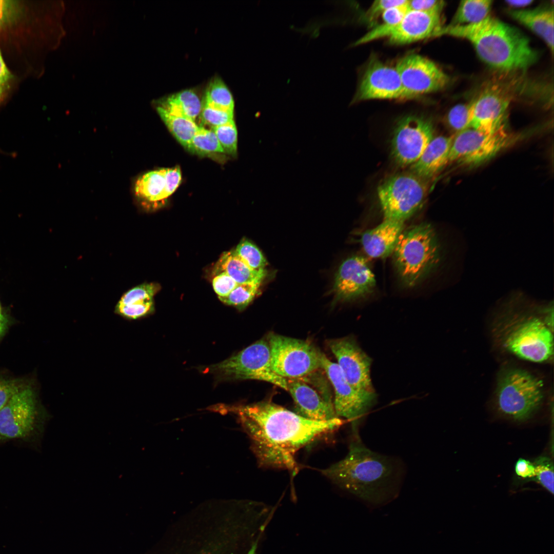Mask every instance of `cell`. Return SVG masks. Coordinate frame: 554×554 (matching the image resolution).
<instances>
[{"label": "cell", "instance_id": "obj_1", "mask_svg": "<svg viewBox=\"0 0 554 554\" xmlns=\"http://www.w3.org/2000/svg\"><path fill=\"white\" fill-rule=\"evenodd\" d=\"M237 410L259 465L286 469L292 475L299 470L297 452L344 422L341 418L327 421L308 419L271 400L241 406Z\"/></svg>", "mask_w": 554, "mask_h": 554}, {"label": "cell", "instance_id": "obj_2", "mask_svg": "<svg viewBox=\"0 0 554 554\" xmlns=\"http://www.w3.org/2000/svg\"><path fill=\"white\" fill-rule=\"evenodd\" d=\"M321 472L370 507L389 503L399 495L405 468L397 457L373 451L359 435H351L344 458Z\"/></svg>", "mask_w": 554, "mask_h": 554}, {"label": "cell", "instance_id": "obj_3", "mask_svg": "<svg viewBox=\"0 0 554 554\" xmlns=\"http://www.w3.org/2000/svg\"><path fill=\"white\" fill-rule=\"evenodd\" d=\"M445 35L467 40L485 63L504 72L525 70L538 59L523 34L490 15L475 24L442 26L433 37Z\"/></svg>", "mask_w": 554, "mask_h": 554}, {"label": "cell", "instance_id": "obj_4", "mask_svg": "<svg viewBox=\"0 0 554 554\" xmlns=\"http://www.w3.org/2000/svg\"><path fill=\"white\" fill-rule=\"evenodd\" d=\"M398 275L406 286H414L440 264L441 247L437 233L423 223L403 230L393 251Z\"/></svg>", "mask_w": 554, "mask_h": 554}, {"label": "cell", "instance_id": "obj_5", "mask_svg": "<svg viewBox=\"0 0 554 554\" xmlns=\"http://www.w3.org/2000/svg\"><path fill=\"white\" fill-rule=\"evenodd\" d=\"M514 312L508 314L509 316L497 331L496 336L503 347L526 361H550L553 354V338L547 321L538 315H538L524 311Z\"/></svg>", "mask_w": 554, "mask_h": 554}, {"label": "cell", "instance_id": "obj_6", "mask_svg": "<svg viewBox=\"0 0 554 554\" xmlns=\"http://www.w3.org/2000/svg\"><path fill=\"white\" fill-rule=\"evenodd\" d=\"M543 398L542 381L529 371L511 368L500 374L495 401L498 410L505 416L525 421L539 408Z\"/></svg>", "mask_w": 554, "mask_h": 554}, {"label": "cell", "instance_id": "obj_7", "mask_svg": "<svg viewBox=\"0 0 554 554\" xmlns=\"http://www.w3.org/2000/svg\"><path fill=\"white\" fill-rule=\"evenodd\" d=\"M205 370L225 379L263 381L287 390V379L278 375L272 370L267 339H262Z\"/></svg>", "mask_w": 554, "mask_h": 554}, {"label": "cell", "instance_id": "obj_8", "mask_svg": "<svg viewBox=\"0 0 554 554\" xmlns=\"http://www.w3.org/2000/svg\"><path fill=\"white\" fill-rule=\"evenodd\" d=\"M377 194L385 219L404 222L422 206L427 187L424 180L413 173H400L382 180Z\"/></svg>", "mask_w": 554, "mask_h": 554}, {"label": "cell", "instance_id": "obj_9", "mask_svg": "<svg viewBox=\"0 0 554 554\" xmlns=\"http://www.w3.org/2000/svg\"><path fill=\"white\" fill-rule=\"evenodd\" d=\"M273 371L286 379H301L321 367V351L308 341L270 333L268 336Z\"/></svg>", "mask_w": 554, "mask_h": 554}, {"label": "cell", "instance_id": "obj_10", "mask_svg": "<svg viewBox=\"0 0 554 554\" xmlns=\"http://www.w3.org/2000/svg\"><path fill=\"white\" fill-rule=\"evenodd\" d=\"M523 135L506 129L492 133L468 129L453 136L449 163L466 166L480 165L516 144Z\"/></svg>", "mask_w": 554, "mask_h": 554}, {"label": "cell", "instance_id": "obj_11", "mask_svg": "<svg viewBox=\"0 0 554 554\" xmlns=\"http://www.w3.org/2000/svg\"><path fill=\"white\" fill-rule=\"evenodd\" d=\"M321 367L324 370L334 392L333 406L336 414L350 423L351 434H359V428L366 416L375 405L376 393L354 388L346 380L338 365L321 352Z\"/></svg>", "mask_w": 554, "mask_h": 554}, {"label": "cell", "instance_id": "obj_12", "mask_svg": "<svg viewBox=\"0 0 554 554\" xmlns=\"http://www.w3.org/2000/svg\"><path fill=\"white\" fill-rule=\"evenodd\" d=\"M515 84L492 81L473 100L471 128L487 133L506 129L509 107L518 94Z\"/></svg>", "mask_w": 554, "mask_h": 554}, {"label": "cell", "instance_id": "obj_13", "mask_svg": "<svg viewBox=\"0 0 554 554\" xmlns=\"http://www.w3.org/2000/svg\"><path fill=\"white\" fill-rule=\"evenodd\" d=\"M440 12L408 10L398 24L388 26L380 25L357 41L354 45L367 43L386 37L392 45H405L433 37L442 27Z\"/></svg>", "mask_w": 554, "mask_h": 554}, {"label": "cell", "instance_id": "obj_14", "mask_svg": "<svg viewBox=\"0 0 554 554\" xmlns=\"http://www.w3.org/2000/svg\"><path fill=\"white\" fill-rule=\"evenodd\" d=\"M434 137L432 122L426 117L408 115L397 124L391 142V153L399 166L412 165Z\"/></svg>", "mask_w": 554, "mask_h": 554}, {"label": "cell", "instance_id": "obj_15", "mask_svg": "<svg viewBox=\"0 0 554 554\" xmlns=\"http://www.w3.org/2000/svg\"><path fill=\"white\" fill-rule=\"evenodd\" d=\"M395 68L412 98L441 90L449 82L448 75L435 63L418 54L402 57Z\"/></svg>", "mask_w": 554, "mask_h": 554}, {"label": "cell", "instance_id": "obj_16", "mask_svg": "<svg viewBox=\"0 0 554 554\" xmlns=\"http://www.w3.org/2000/svg\"><path fill=\"white\" fill-rule=\"evenodd\" d=\"M328 346L345 379L354 388L375 393L370 377L372 360L352 337L329 340Z\"/></svg>", "mask_w": 554, "mask_h": 554}, {"label": "cell", "instance_id": "obj_17", "mask_svg": "<svg viewBox=\"0 0 554 554\" xmlns=\"http://www.w3.org/2000/svg\"><path fill=\"white\" fill-rule=\"evenodd\" d=\"M411 98L404 88L395 67L372 58L362 77L354 100Z\"/></svg>", "mask_w": 554, "mask_h": 554}, {"label": "cell", "instance_id": "obj_18", "mask_svg": "<svg viewBox=\"0 0 554 554\" xmlns=\"http://www.w3.org/2000/svg\"><path fill=\"white\" fill-rule=\"evenodd\" d=\"M36 410L34 392L25 386L0 410V437L11 439L28 436L34 429Z\"/></svg>", "mask_w": 554, "mask_h": 554}, {"label": "cell", "instance_id": "obj_19", "mask_svg": "<svg viewBox=\"0 0 554 554\" xmlns=\"http://www.w3.org/2000/svg\"><path fill=\"white\" fill-rule=\"evenodd\" d=\"M375 276L363 256L347 258L340 266L334 278L333 290L336 300L350 301L364 298L373 292Z\"/></svg>", "mask_w": 554, "mask_h": 554}, {"label": "cell", "instance_id": "obj_20", "mask_svg": "<svg viewBox=\"0 0 554 554\" xmlns=\"http://www.w3.org/2000/svg\"><path fill=\"white\" fill-rule=\"evenodd\" d=\"M295 403L298 413L314 421H327L340 418L333 403L300 379H287V390Z\"/></svg>", "mask_w": 554, "mask_h": 554}, {"label": "cell", "instance_id": "obj_21", "mask_svg": "<svg viewBox=\"0 0 554 554\" xmlns=\"http://www.w3.org/2000/svg\"><path fill=\"white\" fill-rule=\"evenodd\" d=\"M404 223L384 219L375 227L363 232L361 242L366 253L373 258H384L391 254L404 230Z\"/></svg>", "mask_w": 554, "mask_h": 554}, {"label": "cell", "instance_id": "obj_22", "mask_svg": "<svg viewBox=\"0 0 554 554\" xmlns=\"http://www.w3.org/2000/svg\"><path fill=\"white\" fill-rule=\"evenodd\" d=\"M453 136L434 137L420 158L411 165V172L426 180L438 174L448 163Z\"/></svg>", "mask_w": 554, "mask_h": 554}, {"label": "cell", "instance_id": "obj_23", "mask_svg": "<svg viewBox=\"0 0 554 554\" xmlns=\"http://www.w3.org/2000/svg\"><path fill=\"white\" fill-rule=\"evenodd\" d=\"M158 289L153 283H144L131 288L121 297L115 306V313L128 320L147 315L153 309V297Z\"/></svg>", "mask_w": 554, "mask_h": 554}, {"label": "cell", "instance_id": "obj_24", "mask_svg": "<svg viewBox=\"0 0 554 554\" xmlns=\"http://www.w3.org/2000/svg\"><path fill=\"white\" fill-rule=\"evenodd\" d=\"M508 12L512 18L541 37L553 53L554 11L552 6L511 10Z\"/></svg>", "mask_w": 554, "mask_h": 554}, {"label": "cell", "instance_id": "obj_25", "mask_svg": "<svg viewBox=\"0 0 554 554\" xmlns=\"http://www.w3.org/2000/svg\"><path fill=\"white\" fill-rule=\"evenodd\" d=\"M165 173L166 168L154 170L142 174L136 180L134 194L143 206L154 207L167 198Z\"/></svg>", "mask_w": 554, "mask_h": 554}, {"label": "cell", "instance_id": "obj_26", "mask_svg": "<svg viewBox=\"0 0 554 554\" xmlns=\"http://www.w3.org/2000/svg\"><path fill=\"white\" fill-rule=\"evenodd\" d=\"M213 274L225 272L238 284L261 283L266 275V271L258 272L250 268L234 252L231 250L224 252L220 257L213 269Z\"/></svg>", "mask_w": 554, "mask_h": 554}, {"label": "cell", "instance_id": "obj_27", "mask_svg": "<svg viewBox=\"0 0 554 554\" xmlns=\"http://www.w3.org/2000/svg\"><path fill=\"white\" fill-rule=\"evenodd\" d=\"M158 106L171 114L185 117L195 122L201 113L202 105L193 91L185 90L168 96Z\"/></svg>", "mask_w": 554, "mask_h": 554}, {"label": "cell", "instance_id": "obj_28", "mask_svg": "<svg viewBox=\"0 0 554 554\" xmlns=\"http://www.w3.org/2000/svg\"><path fill=\"white\" fill-rule=\"evenodd\" d=\"M156 109L170 131L181 145L189 150L199 128L195 122L185 117L171 114L159 106Z\"/></svg>", "mask_w": 554, "mask_h": 554}, {"label": "cell", "instance_id": "obj_29", "mask_svg": "<svg viewBox=\"0 0 554 554\" xmlns=\"http://www.w3.org/2000/svg\"><path fill=\"white\" fill-rule=\"evenodd\" d=\"M492 4L490 0L462 1L450 25H464L480 22L490 15Z\"/></svg>", "mask_w": 554, "mask_h": 554}, {"label": "cell", "instance_id": "obj_30", "mask_svg": "<svg viewBox=\"0 0 554 554\" xmlns=\"http://www.w3.org/2000/svg\"><path fill=\"white\" fill-rule=\"evenodd\" d=\"M204 104L229 112L234 111V101L229 90L220 78H215L208 87Z\"/></svg>", "mask_w": 554, "mask_h": 554}, {"label": "cell", "instance_id": "obj_31", "mask_svg": "<svg viewBox=\"0 0 554 554\" xmlns=\"http://www.w3.org/2000/svg\"><path fill=\"white\" fill-rule=\"evenodd\" d=\"M189 150L201 154L224 152L213 130L201 126L193 136Z\"/></svg>", "mask_w": 554, "mask_h": 554}, {"label": "cell", "instance_id": "obj_32", "mask_svg": "<svg viewBox=\"0 0 554 554\" xmlns=\"http://www.w3.org/2000/svg\"><path fill=\"white\" fill-rule=\"evenodd\" d=\"M261 283L238 284L228 295L219 298L226 304L243 309L247 307L258 294Z\"/></svg>", "mask_w": 554, "mask_h": 554}, {"label": "cell", "instance_id": "obj_33", "mask_svg": "<svg viewBox=\"0 0 554 554\" xmlns=\"http://www.w3.org/2000/svg\"><path fill=\"white\" fill-rule=\"evenodd\" d=\"M473 112V100L453 106L447 113L446 120L448 125L457 133L471 128Z\"/></svg>", "mask_w": 554, "mask_h": 554}, {"label": "cell", "instance_id": "obj_34", "mask_svg": "<svg viewBox=\"0 0 554 554\" xmlns=\"http://www.w3.org/2000/svg\"><path fill=\"white\" fill-rule=\"evenodd\" d=\"M235 254L252 270L265 271L266 260L260 249L247 240H243L233 250Z\"/></svg>", "mask_w": 554, "mask_h": 554}, {"label": "cell", "instance_id": "obj_35", "mask_svg": "<svg viewBox=\"0 0 554 554\" xmlns=\"http://www.w3.org/2000/svg\"><path fill=\"white\" fill-rule=\"evenodd\" d=\"M212 129L224 152L235 155L237 152L238 132L234 120Z\"/></svg>", "mask_w": 554, "mask_h": 554}, {"label": "cell", "instance_id": "obj_36", "mask_svg": "<svg viewBox=\"0 0 554 554\" xmlns=\"http://www.w3.org/2000/svg\"><path fill=\"white\" fill-rule=\"evenodd\" d=\"M535 477L549 492L553 493V466L550 460L546 457H540L533 464Z\"/></svg>", "mask_w": 554, "mask_h": 554}, {"label": "cell", "instance_id": "obj_37", "mask_svg": "<svg viewBox=\"0 0 554 554\" xmlns=\"http://www.w3.org/2000/svg\"><path fill=\"white\" fill-rule=\"evenodd\" d=\"M200 114L203 122L212 129L233 121V112L216 109L204 103Z\"/></svg>", "mask_w": 554, "mask_h": 554}, {"label": "cell", "instance_id": "obj_38", "mask_svg": "<svg viewBox=\"0 0 554 554\" xmlns=\"http://www.w3.org/2000/svg\"><path fill=\"white\" fill-rule=\"evenodd\" d=\"M407 0H379L374 1L363 16L365 23L371 24L382 14L387 9L405 4Z\"/></svg>", "mask_w": 554, "mask_h": 554}, {"label": "cell", "instance_id": "obj_39", "mask_svg": "<svg viewBox=\"0 0 554 554\" xmlns=\"http://www.w3.org/2000/svg\"><path fill=\"white\" fill-rule=\"evenodd\" d=\"M237 285L235 281L225 272L214 274L212 285L219 298L228 295Z\"/></svg>", "mask_w": 554, "mask_h": 554}, {"label": "cell", "instance_id": "obj_40", "mask_svg": "<svg viewBox=\"0 0 554 554\" xmlns=\"http://www.w3.org/2000/svg\"><path fill=\"white\" fill-rule=\"evenodd\" d=\"M25 387L17 380L0 379V410Z\"/></svg>", "mask_w": 554, "mask_h": 554}, {"label": "cell", "instance_id": "obj_41", "mask_svg": "<svg viewBox=\"0 0 554 554\" xmlns=\"http://www.w3.org/2000/svg\"><path fill=\"white\" fill-rule=\"evenodd\" d=\"M407 2L405 4L394 6L385 10L381 15L384 22L382 24L392 26L400 23L409 10Z\"/></svg>", "mask_w": 554, "mask_h": 554}, {"label": "cell", "instance_id": "obj_42", "mask_svg": "<svg viewBox=\"0 0 554 554\" xmlns=\"http://www.w3.org/2000/svg\"><path fill=\"white\" fill-rule=\"evenodd\" d=\"M444 5L443 1L438 0L408 1L407 2L409 10L429 12H441Z\"/></svg>", "mask_w": 554, "mask_h": 554}, {"label": "cell", "instance_id": "obj_43", "mask_svg": "<svg viewBox=\"0 0 554 554\" xmlns=\"http://www.w3.org/2000/svg\"><path fill=\"white\" fill-rule=\"evenodd\" d=\"M515 471L518 476L523 478L535 477V466L533 463L524 459H519L515 465Z\"/></svg>", "mask_w": 554, "mask_h": 554}, {"label": "cell", "instance_id": "obj_44", "mask_svg": "<svg viewBox=\"0 0 554 554\" xmlns=\"http://www.w3.org/2000/svg\"><path fill=\"white\" fill-rule=\"evenodd\" d=\"M11 74L3 60L0 50V102L7 88Z\"/></svg>", "mask_w": 554, "mask_h": 554}, {"label": "cell", "instance_id": "obj_45", "mask_svg": "<svg viewBox=\"0 0 554 554\" xmlns=\"http://www.w3.org/2000/svg\"><path fill=\"white\" fill-rule=\"evenodd\" d=\"M533 1L531 0H513L506 1L508 5L515 8L524 7L529 5Z\"/></svg>", "mask_w": 554, "mask_h": 554}, {"label": "cell", "instance_id": "obj_46", "mask_svg": "<svg viewBox=\"0 0 554 554\" xmlns=\"http://www.w3.org/2000/svg\"><path fill=\"white\" fill-rule=\"evenodd\" d=\"M8 319L2 311L0 305V338L5 331L8 325Z\"/></svg>", "mask_w": 554, "mask_h": 554}, {"label": "cell", "instance_id": "obj_47", "mask_svg": "<svg viewBox=\"0 0 554 554\" xmlns=\"http://www.w3.org/2000/svg\"><path fill=\"white\" fill-rule=\"evenodd\" d=\"M7 1L0 0V25L3 20L4 15L8 7Z\"/></svg>", "mask_w": 554, "mask_h": 554}, {"label": "cell", "instance_id": "obj_48", "mask_svg": "<svg viewBox=\"0 0 554 554\" xmlns=\"http://www.w3.org/2000/svg\"><path fill=\"white\" fill-rule=\"evenodd\" d=\"M260 537H259L255 541V542H254L252 544L250 548L249 549V550H248V551L247 552V553L246 554H257V550H258V543L259 542Z\"/></svg>", "mask_w": 554, "mask_h": 554}]
</instances>
